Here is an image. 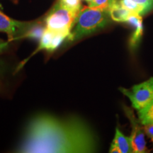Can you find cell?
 I'll use <instances>...</instances> for the list:
<instances>
[{"instance_id":"6da1fadb","label":"cell","mask_w":153,"mask_h":153,"mask_svg":"<svg viewBox=\"0 0 153 153\" xmlns=\"http://www.w3.org/2000/svg\"><path fill=\"white\" fill-rule=\"evenodd\" d=\"M98 140L89 124L76 116L58 118L38 114L26 124L16 152L91 153Z\"/></svg>"},{"instance_id":"7a4b0ae2","label":"cell","mask_w":153,"mask_h":153,"mask_svg":"<svg viewBox=\"0 0 153 153\" xmlns=\"http://www.w3.org/2000/svg\"><path fill=\"white\" fill-rule=\"evenodd\" d=\"M108 9L88 7L80 9L73 29L68 36L69 41H74L104 28L110 22Z\"/></svg>"},{"instance_id":"3957f363","label":"cell","mask_w":153,"mask_h":153,"mask_svg":"<svg viewBox=\"0 0 153 153\" xmlns=\"http://www.w3.org/2000/svg\"><path fill=\"white\" fill-rule=\"evenodd\" d=\"M79 12L65 7L59 1L45 19L46 28L55 33L64 34L68 37Z\"/></svg>"},{"instance_id":"277c9868","label":"cell","mask_w":153,"mask_h":153,"mask_svg":"<svg viewBox=\"0 0 153 153\" xmlns=\"http://www.w3.org/2000/svg\"><path fill=\"white\" fill-rule=\"evenodd\" d=\"M119 90L130 99L134 109H143L153 101V76L130 89L120 87Z\"/></svg>"},{"instance_id":"5b68a950","label":"cell","mask_w":153,"mask_h":153,"mask_svg":"<svg viewBox=\"0 0 153 153\" xmlns=\"http://www.w3.org/2000/svg\"><path fill=\"white\" fill-rule=\"evenodd\" d=\"M123 110L131 123V134L130 137L133 153H146L149 152L146 146L145 133L143 125L140 122L138 118L135 117L133 110L126 106H123Z\"/></svg>"},{"instance_id":"8992f818","label":"cell","mask_w":153,"mask_h":153,"mask_svg":"<svg viewBox=\"0 0 153 153\" xmlns=\"http://www.w3.org/2000/svg\"><path fill=\"white\" fill-rule=\"evenodd\" d=\"M33 24L34 23L32 22H21L13 20L0 11V32H4L8 35L9 41L22 38Z\"/></svg>"},{"instance_id":"52a82bcc","label":"cell","mask_w":153,"mask_h":153,"mask_svg":"<svg viewBox=\"0 0 153 153\" xmlns=\"http://www.w3.org/2000/svg\"><path fill=\"white\" fill-rule=\"evenodd\" d=\"M130 26L133 28V33L130 39V46L132 49H135L140 43L143 34V24L142 16L132 13L127 22Z\"/></svg>"},{"instance_id":"ba28073f","label":"cell","mask_w":153,"mask_h":153,"mask_svg":"<svg viewBox=\"0 0 153 153\" xmlns=\"http://www.w3.org/2000/svg\"><path fill=\"white\" fill-rule=\"evenodd\" d=\"M111 19L114 22H126L132 14L131 11L120 4L117 0H112L108 7Z\"/></svg>"},{"instance_id":"9c48e42d","label":"cell","mask_w":153,"mask_h":153,"mask_svg":"<svg viewBox=\"0 0 153 153\" xmlns=\"http://www.w3.org/2000/svg\"><path fill=\"white\" fill-rule=\"evenodd\" d=\"M112 142L117 145L118 149L120 150V153H133V146L131 137H127L124 135L121 131L118 128H116L115 136Z\"/></svg>"},{"instance_id":"30bf717a","label":"cell","mask_w":153,"mask_h":153,"mask_svg":"<svg viewBox=\"0 0 153 153\" xmlns=\"http://www.w3.org/2000/svg\"><path fill=\"white\" fill-rule=\"evenodd\" d=\"M137 116L143 126L153 124V101L144 108L137 111Z\"/></svg>"},{"instance_id":"8fae6325","label":"cell","mask_w":153,"mask_h":153,"mask_svg":"<svg viewBox=\"0 0 153 153\" xmlns=\"http://www.w3.org/2000/svg\"><path fill=\"white\" fill-rule=\"evenodd\" d=\"M45 29H46V27H45L43 24H39V23L34 24L33 26L28 30L27 33L23 36L22 38H32V39L39 40L40 41L41 39Z\"/></svg>"},{"instance_id":"7c38bea8","label":"cell","mask_w":153,"mask_h":153,"mask_svg":"<svg viewBox=\"0 0 153 153\" xmlns=\"http://www.w3.org/2000/svg\"><path fill=\"white\" fill-rule=\"evenodd\" d=\"M120 3L123 7L131 11L132 13L140 14L141 16L145 14L144 8L133 0H120Z\"/></svg>"},{"instance_id":"4fadbf2b","label":"cell","mask_w":153,"mask_h":153,"mask_svg":"<svg viewBox=\"0 0 153 153\" xmlns=\"http://www.w3.org/2000/svg\"><path fill=\"white\" fill-rule=\"evenodd\" d=\"M66 38H68V36L64 35V34L55 33L54 36H53L52 41H51V45H50L48 51H50V52L54 51L55 49H57V48L60 46V44L62 43L63 41H64Z\"/></svg>"},{"instance_id":"5bb4252c","label":"cell","mask_w":153,"mask_h":153,"mask_svg":"<svg viewBox=\"0 0 153 153\" xmlns=\"http://www.w3.org/2000/svg\"><path fill=\"white\" fill-rule=\"evenodd\" d=\"M63 5L72 10L79 11L81 9V1L80 0H59Z\"/></svg>"},{"instance_id":"9a60e30c","label":"cell","mask_w":153,"mask_h":153,"mask_svg":"<svg viewBox=\"0 0 153 153\" xmlns=\"http://www.w3.org/2000/svg\"><path fill=\"white\" fill-rule=\"evenodd\" d=\"M111 1L112 0H93L90 4H89V7L92 8L108 9Z\"/></svg>"},{"instance_id":"2e32d148","label":"cell","mask_w":153,"mask_h":153,"mask_svg":"<svg viewBox=\"0 0 153 153\" xmlns=\"http://www.w3.org/2000/svg\"><path fill=\"white\" fill-rule=\"evenodd\" d=\"M133 1L142 6L145 9V14L153 9V0H133Z\"/></svg>"},{"instance_id":"e0dca14e","label":"cell","mask_w":153,"mask_h":153,"mask_svg":"<svg viewBox=\"0 0 153 153\" xmlns=\"http://www.w3.org/2000/svg\"><path fill=\"white\" fill-rule=\"evenodd\" d=\"M145 135L151 140L153 143V124H148L143 126Z\"/></svg>"},{"instance_id":"ac0fdd59","label":"cell","mask_w":153,"mask_h":153,"mask_svg":"<svg viewBox=\"0 0 153 153\" xmlns=\"http://www.w3.org/2000/svg\"><path fill=\"white\" fill-rule=\"evenodd\" d=\"M9 41H4L3 40L0 39V54L5 51L8 47V44Z\"/></svg>"},{"instance_id":"d6986e66","label":"cell","mask_w":153,"mask_h":153,"mask_svg":"<svg viewBox=\"0 0 153 153\" xmlns=\"http://www.w3.org/2000/svg\"><path fill=\"white\" fill-rule=\"evenodd\" d=\"M109 152L111 153H120V150L118 149L117 145L114 142L111 143V145L110 149H109Z\"/></svg>"},{"instance_id":"ffe728a7","label":"cell","mask_w":153,"mask_h":153,"mask_svg":"<svg viewBox=\"0 0 153 153\" xmlns=\"http://www.w3.org/2000/svg\"><path fill=\"white\" fill-rule=\"evenodd\" d=\"M85 1H87V2L88 4H90V3L91 2V1H93V0H85Z\"/></svg>"}]
</instances>
